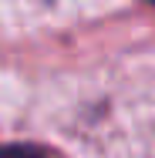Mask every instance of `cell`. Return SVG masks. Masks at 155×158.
Listing matches in <instances>:
<instances>
[{
	"label": "cell",
	"instance_id": "1",
	"mask_svg": "<svg viewBox=\"0 0 155 158\" xmlns=\"http://www.w3.org/2000/svg\"><path fill=\"white\" fill-rule=\"evenodd\" d=\"M0 158H44V152L34 148V145H3Z\"/></svg>",
	"mask_w": 155,
	"mask_h": 158
},
{
	"label": "cell",
	"instance_id": "2",
	"mask_svg": "<svg viewBox=\"0 0 155 158\" xmlns=\"http://www.w3.org/2000/svg\"><path fill=\"white\" fill-rule=\"evenodd\" d=\"M149 3H155V0H149Z\"/></svg>",
	"mask_w": 155,
	"mask_h": 158
}]
</instances>
